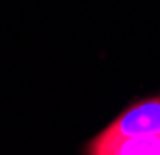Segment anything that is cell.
I'll list each match as a JSON object with an SVG mask.
<instances>
[{"mask_svg":"<svg viewBox=\"0 0 160 155\" xmlns=\"http://www.w3.org/2000/svg\"><path fill=\"white\" fill-rule=\"evenodd\" d=\"M89 155H160V97L126 108L87 147Z\"/></svg>","mask_w":160,"mask_h":155,"instance_id":"6da1fadb","label":"cell"}]
</instances>
